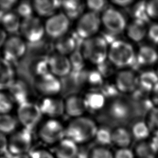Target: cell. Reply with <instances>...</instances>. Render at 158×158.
<instances>
[{
  "mask_svg": "<svg viewBox=\"0 0 158 158\" xmlns=\"http://www.w3.org/2000/svg\"><path fill=\"white\" fill-rule=\"evenodd\" d=\"M98 120L103 126L125 127L141 120L136 104L131 96L120 94L110 99L100 111Z\"/></svg>",
  "mask_w": 158,
  "mask_h": 158,
  "instance_id": "6da1fadb",
  "label": "cell"
},
{
  "mask_svg": "<svg viewBox=\"0 0 158 158\" xmlns=\"http://www.w3.org/2000/svg\"><path fill=\"white\" fill-rule=\"evenodd\" d=\"M98 127L95 122L88 118L80 117L73 119L65 128V138L76 144L85 143L94 138Z\"/></svg>",
  "mask_w": 158,
  "mask_h": 158,
  "instance_id": "7a4b0ae2",
  "label": "cell"
},
{
  "mask_svg": "<svg viewBox=\"0 0 158 158\" xmlns=\"http://www.w3.org/2000/svg\"><path fill=\"white\" fill-rule=\"evenodd\" d=\"M107 57L114 65L123 68L132 65L136 59V55L131 44L120 40L110 46Z\"/></svg>",
  "mask_w": 158,
  "mask_h": 158,
  "instance_id": "3957f363",
  "label": "cell"
},
{
  "mask_svg": "<svg viewBox=\"0 0 158 158\" xmlns=\"http://www.w3.org/2000/svg\"><path fill=\"white\" fill-rule=\"evenodd\" d=\"M108 44L102 36H93L84 41L81 52L85 59L99 65L107 60Z\"/></svg>",
  "mask_w": 158,
  "mask_h": 158,
  "instance_id": "277c9868",
  "label": "cell"
},
{
  "mask_svg": "<svg viewBox=\"0 0 158 158\" xmlns=\"http://www.w3.org/2000/svg\"><path fill=\"white\" fill-rule=\"evenodd\" d=\"M32 146V134L25 128L16 130L7 138V153L12 155L28 154Z\"/></svg>",
  "mask_w": 158,
  "mask_h": 158,
  "instance_id": "5b68a950",
  "label": "cell"
},
{
  "mask_svg": "<svg viewBox=\"0 0 158 158\" xmlns=\"http://www.w3.org/2000/svg\"><path fill=\"white\" fill-rule=\"evenodd\" d=\"M38 136L43 143L55 146L65 138V128L60 122L51 118L41 126Z\"/></svg>",
  "mask_w": 158,
  "mask_h": 158,
  "instance_id": "8992f818",
  "label": "cell"
},
{
  "mask_svg": "<svg viewBox=\"0 0 158 158\" xmlns=\"http://www.w3.org/2000/svg\"><path fill=\"white\" fill-rule=\"evenodd\" d=\"M42 116L39 105L27 101L19 106L17 119L23 128L31 131L39 123Z\"/></svg>",
  "mask_w": 158,
  "mask_h": 158,
  "instance_id": "52a82bcc",
  "label": "cell"
},
{
  "mask_svg": "<svg viewBox=\"0 0 158 158\" xmlns=\"http://www.w3.org/2000/svg\"><path fill=\"white\" fill-rule=\"evenodd\" d=\"M101 19L99 14L88 12L83 14L77 24L76 33L84 40L91 38L99 30Z\"/></svg>",
  "mask_w": 158,
  "mask_h": 158,
  "instance_id": "ba28073f",
  "label": "cell"
},
{
  "mask_svg": "<svg viewBox=\"0 0 158 158\" xmlns=\"http://www.w3.org/2000/svg\"><path fill=\"white\" fill-rule=\"evenodd\" d=\"M20 31L27 41L35 43L40 41L44 36V25L38 17L32 16L22 20Z\"/></svg>",
  "mask_w": 158,
  "mask_h": 158,
  "instance_id": "9c48e42d",
  "label": "cell"
},
{
  "mask_svg": "<svg viewBox=\"0 0 158 158\" xmlns=\"http://www.w3.org/2000/svg\"><path fill=\"white\" fill-rule=\"evenodd\" d=\"M69 27V19L63 12L49 17L44 23L45 33L56 40L66 35Z\"/></svg>",
  "mask_w": 158,
  "mask_h": 158,
  "instance_id": "30bf717a",
  "label": "cell"
},
{
  "mask_svg": "<svg viewBox=\"0 0 158 158\" xmlns=\"http://www.w3.org/2000/svg\"><path fill=\"white\" fill-rule=\"evenodd\" d=\"M101 20L106 31L117 35H120L126 27V20L123 14L112 7L107 8L103 12Z\"/></svg>",
  "mask_w": 158,
  "mask_h": 158,
  "instance_id": "8fae6325",
  "label": "cell"
},
{
  "mask_svg": "<svg viewBox=\"0 0 158 158\" xmlns=\"http://www.w3.org/2000/svg\"><path fill=\"white\" fill-rule=\"evenodd\" d=\"M26 45L20 37L12 36L7 38L3 47V58L9 63L20 59L25 54Z\"/></svg>",
  "mask_w": 158,
  "mask_h": 158,
  "instance_id": "7c38bea8",
  "label": "cell"
},
{
  "mask_svg": "<svg viewBox=\"0 0 158 158\" xmlns=\"http://www.w3.org/2000/svg\"><path fill=\"white\" fill-rule=\"evenodd\" d=\"M35 85L38 91L45 97L54 96L62 89V83L56 77L50 72L36 78Z\"/></svg>",
  "mask_w": 158,
  "mask_h": 158,
  "instance_id": "4fadbf2b",
  "label": "cell"
},
{
  "mask_svg": "<svg viewBox=\"0 0 158 158\" xmlns=\"http://www.w3.org/2000/svg\"><path fill=\"white\" fill-rule=\"evenodd\" d=\"M49 72L57 77H65L71 71V65L69 58L58 52L51 54L48 58Z\"/></svg>",
  "mask_w": 158,
  "mask_h": 158,
  "instance_id": "5bb4252c",
  "label": "cell"
},
{
  "mask_svg": "<svg viewBox=\"0 0 158 158\" xmlns=\"http://www.w3.org/2000/svg\"><path fill=\"white\" fill-rule=\"evenodd\" d=\"M39 107L42 115L52 119L62 115L65 112L64 102L54 96L45 97L41 101Z\"/></svg>",
  "mask_w": 158,
  "mask_h": 158,
  "instance_id": "9a60e30c",
  "label": "cell"
},
{
  "mask_svg": "<svg viewBox=\"0 0 158 158\" xmlns=\"http://www.w3.org/2000/svg\"><path fill=\"white\" fill-rule=\"evenodd\" d=\"M115 85L120 92L133 93L139 85L138 78L132 71L123 70L117 74Z\"/></svg>",
  "mask_w": 158,
  "mask_h": 158,
  "instance_id": "2e32d148",
  "label": "cell"
},
{
  "mask_svg": "<svg viewBox=\"0 0 158 158\" xmlns=\"http://www.w3.org/2000/svg\"><path fill=\"white\" fill-rule=\"evenodd\" d=\"M52 152L56 158H77L79 148L75 142L64 138L55 145Z\"/></svg>",
  "mask_w": 158,
  "mask_h": 158,
  "instance_id": "e0dca14e",
  "label": "cell"
},
{
  "mask_svg": "<svg viewBox=\"0 0 158 158\" xmlns=\"http://www.w3.org/2000/svg\"><path fill=\"white\" fill-rule=\"evenodd\" d=\"M62 1L57 0H36L33 2L34 10L43 17L48 19L56 14L57 10L61 7Z\"/></svg>",
  "mask_w": 158,
  "mask_h": 158,
  "instance_id": "ac0fdd59",
  "label": "cell"
},
{
  "mask_svg": "<svg viewBox=\"0 0 158 158\" xmlns=\"http://www.w3.org/2000/svg\"><path fill=\"white\" fill-rule=\"evenodd\" d=\"M65 112L75 118L80 117L86 110L84 99L76 95H71L64 101Z\"/></svg>",
  "mask_w": 158,
  "mask_h": 158,
  "instance_id": "d6986e66",
  "label": "cell"
},
{
  "mask_svg": "<svg viewBox=\"0 0 158 158\" xmlns=\"http://www.w3.org/2000/svg\"><path fill=\"white\" fill-rule=\"evenodd\" d=\"M9 94L19 106L28 101V91L26 83L20 80H14L8 88Z\"/></svg>",
  "mask_w": 158,
  "mask_h": 158,
  "instance_id": "ffe728a7",
  "label": "cell"
},
{
  "mask_svg": "<svg viewBox=\"0 0 158 158\" xmlns=\"http://www.w3.org/2000/svg\"><path fill=\"white\" fill-rule=\"evenodd\" d=\"M21 22L20 17L15 12L11 10L4 13L1 20L2 28L10 34H15L20 30Z\"/></svg>",
  "mask_w": 158,
  "mask_h": 158,
  "instance_id": "44dd1931",
  "label": "cell"
},
{
  "mask_svg": "<svg viewBox=\"0 0 158 158\" xmlns=\"http://www.w3.org/2000/svg\"><path fill=\"white\" fill-rule=\"evenodd\" d=\"M14 80V73L10 63L3 57L0 58V91L8 89Z\"/></svg>",
  "mask_w": 158,
  "mask_h": 158,
  "instance_id": "7402d4cb",
  "label": "cell"
},
{
  "mask_svg": "<svg viewBox=\"0 0 158 158\" xmlns=\"http://www.w3.org/2000/svg\"><path fill=\"white\" fill-rule=\"evenodd\" d=\"M61 7L64 10L63 13L69 20H74L83 15L85 5L79 0L62 1Z\"/></svg>",
  "mask_w": 158,
  "mask_h": 158,
  "instance_id": "603a6c76",
  "label": "cell"
},
{
  "mask_svg": "<svg viewBox=\"0 0 158 158\" xmlns=\"http://www.w3.org/2000/svg\"><path fill=\"white\" fill-rule=\"evenodd\" d=\"M55 48L57 52L66 56L71 54L77 49V45L73 33L70 35H65L64 36L56 40Z\"/></svg>",
  "mask_w": 158,
  "mask_h": 158,
  "instance_id": "cb8c5ba5",
  "label": "cell"
},
{
  "mask_svg": "<svg viewBox=\"0 0 158 158\" xmlns=\"http://www.w3.org/2000/svg\"><path fill=\"white\" fill-rule=\"evenodd\" d=\"M83 99L86 109L90 112L101 110L106 105L105 97L98 91L88 93Z\"/></svg>",
  "mask_w": 158,
  "mask_h": 158,
  "instance_id": "d4e9b609",
  "label": "cell"
},
{
  "mask_svg": "<svg viewBox=\"0 0 158 158\" xmlns=\"http://www.w3.org/2000/svg\"><path fill=\"white\" fill-rule=\"evenodd\" d=\"M132 138L131 133L125 127H117L112 131V143L119 148H128Z\"/></svg>",
  "mask_w": 158,
  "mask_h": 158,
  "instance_id": "484cf974",
  "label": "cell"
},
{
  "mask_svg": "<svg viewBox=\"0 0 158 158\" xmlns=\"http://www.w3.org/2000/svg\"><path fill=\"white\" fill-rule=\"evenodd\" d=\"M136 59L140 66L150 65L156 63L158 60V54L152 48L143 46L139 49Z\"/></svg>",
  "mask_w": 158,
  "mask_h": 158,
  "instance_id": "4316f807",
  "label": "cell"
},
{
  "mask_svg": "<svg viewBox=\"0 0 158 158\" xmlns=\"http://www.w3.org/2000/svg\"><path fill=\"white\" fill-rule=\"evenodd\" d=\"M145 23L134 20L127 28V35L128 37L135 42L141 41L147 33V30Z\"/></svg>",
  "mask_w": 158,
  "mask_h": 158,
  "instance_id": "83f0119b",
  "label": "cell"
},
{
  "mask_svg": "<svg viewBox=\"0 0 158 158\" xmlns=\"http://www.w3.org/2000/svg\"><path fill=\"white\" fill-rule=\"evenodd\" d=\"M157 151L151 141H139L135 146V156L137 158H156Z\"/></svg>",
  "mask_w": 158,
  "mask_h": 158,
  "instance_id": "f1b7e54d",
  "label": "cell"
},
{
  "mask_svg": "<svg viewBox=\"0 0 158 158\" xmlns=\"http://www.w3.org/2000/svg\"><path fill=\"white\" fill-rule=\"evenodd\" d=\"M18 119L9 114H0V132L5 135H11L16 131Z\"/></svg>",
  "mask_w": 158,
  "mask_h": 158,
  "instance_id": "f546056e",
  "label": "cell"
},
{
  "mask_svg": "<svg viewBox=\"0 0 158 158\" xmlns=\"http://www.w3.org/2000/svg\"><path fill=\"white\" fill-rule=\"evenodd\" d=\"M139 86L144 90L150 92L158 83V75L152 70L143 72L138 78Z\"/></svg>",
  "mask_w": 158,
  "mask_h": 158,
  "instance_id": "4dcf8cb0",
  "label": "cell"
},
{
  "mask_svg": "<svg viewBox=\"0 0 158 158\" xmlns=\"http://www.w3.org/2000/svg\"><path fill=\"white\" fill-rule=\"evenodd\" d=\"M146 4L147 2L141 1L133 5L131 9V14L134 20H139L145 23L149 22L150 18L147 13Z\"/></svg>",
  "mask_w": 158,
  "mask_h": 158,
  "instance_id": "1f68e13d",
  "label": "cell"
},
{
  "mask_svg": "<svg viewBox=\"0 0 158 158\" xmlns=\"http://www.w3.org/2000/svg\"><path fill=\"white\" fill-rule=\"evenodd\" d=\"M131 135L135 139L142 141H144L149 135L150 130L146 124L143 120H139L132 125Z\"/></svg>",
  "mask_w": 158,
  "mask_h": 158,
  "instance_id": "d6a6232c",
  "label": "cell"
},
{
  "mask_svg": "<svg viewBox=\"0 0 158 158\" xmlns=\"http://www.w3.org/2000/svg\"><path fill=\"white\" fill-rule=\"evenodd\" d=\"M30 69L36 78L49 72L48 58L36 59L31 64Z\"/></svg>",
  "mask_w": 158,
  "mask_h": 158,
  "instance_id": "836d02e7",
  "label": "cell"
},
{
  "mask_svg": "<svg viewBox=\"0 0 158 158\" xmlns=\"http://www.w3.org/2000/svg\"><path fill=\"white\" fill-rule=\"evenodd\" d=\"M94 138L99 146L106 147L112 144V131L110 128L103 126L98 128Z\"/></svg>",
  "mask_w": 158,
  "mask_h": 158,
  "instance_id": "e575fe53",
  "label": "cell"
},
{
  "mask_svg": "<svg viewBox=\"0 0 158 158\" xmlns=\"http://www.w3.org/2000/svg\"><path fill=\"white\" fill-rule=\"evenodd\" d=\"M34 10L33 2L30 1L25 0L17 3L15 5V12L17 14L23 19L29 18L33 16V13Z\"/></svg>",
  "mask_w": 158,
  "mask_h": 158,
  "instance_id": "d590c367",
  "label": "cell"
},
{
  "mask_svg": "<svg viewBox=\"0 0 158 158\" xmlns=\"http://www.w3.org/2000/svg\"><path fill=\"white\" fill-rule=\"evenodd\" d=\"M69 59L71 65V72H78L84 70L85 59L80 50L73 51L70 55Z\"/></svg>",
  "mask_w": 158,
  "mask_h": 158,
  "instance_id": "8d00e7d4",
  "label": "cell"
},
{
  "mask_svg": "<svg viewBox=\"0 0 158 158\" xmlns=\"http://www.w3.org/2000/svg\"><path fill=\"white\" fill-rule=\"evenodd\" d=\"M14 103L9 93L0 91V114H9L13 107Z\"/></svg>",
  "mask_w": 158,
  "mask_h": 158,
  "instance_id": "74e56055",
  "label": "cell"
},
{
  "mask_svg": "<svg viewBox=\"0 0 158 158\" xmlns=\"http://www.w3.org/2000/svg\"><path fill=\"white\" fill-rule=\"evenodd\" d=\"M88 158H114V154L107 147L98 146L90 150Z\"/></svg>",
  "mask_w": 158,
  "mask_h": 158,
  "instance_id": "f35d334b",
  "label": "cell"
},
{
  "mask_svg": "<svg viewBox=\"0 0 158 158\" xmlns=\"http://www.w3.org/2000/svg\"><path fill=\"white\" fill-rule=\"evenodd\" d=\"M106 99H111L119 96L120 91L117 89L115 84L112 83H104L100 87L99 91Z\"/></svg>",
  "mask_w": 158,
  "mask_h": 158,
  "instance_id": "ab89813d",
  "label": "cell"
},
{
  "mask_svg": "<svg viewBox=\"0 0 158 158\" xmlns=\"http://www.w3.org/2000/svg\"><path fill=\"white\" fill-rule=\"evenodd\" d=\"M148 125L154 135H158V107H154L149 112Z\"/></svg>",
  "mask_w": 158,
  "mask_h": 158,
  "instance_id": "60d3db41",
  "label": "cell"
},
{
  "mask_svg": "<svg viewBox=\"0 0 158 158\" xmlns=\"http://www.w3.org/2000/svg\"><path fill=\"white\" fill-rule=\"evenodd\" d=\"M87 82L94 87H101L104 84L103 77L98 70L88 71Z\"/></svg>",
  "mask_w": 158,
  "mask_h": 158,
  "instance_id": "b9f144b4",
  "label": "cell"
},
{
  "mask_svg": "<svg viewBox=\"0 0 158 158\" xmlns=\"http://www.w3.org/2000/svg\"><path fill=\"white\" fill-rule=\"evenodd\" d=\"M28 154L30 158H56L52 152L44 148L32 149Z\"/></svg>",
  "mask_w": 158,
  "mask_h": 158,
  "instance_id": "7bdbcfd3",
  "label": "cell"
},
{
  "mask_svg": "<svg viewBox=\"0 0 158 158\" xmlns=\"http://www.w3.org/2000/svg\"><path fill=\"white\" fill-rule=\"evenodd\" d=\"M86 4L91 12L98 14L101 11L104 12L107 8V2L104 0H89Z\"/></svg>",
  "mask_w": 158,
  "mask_h": 158,
  "instance_id": "ee69618b",
  "label": "cell"
},
{
  "mask_svg": "<svg viewBox=\"0 0 158 158\" xmlns=\"http://www.w3.org/2000/svg\"><path fill=\"white\" fill-rule=\"evenodd\" d=\"M113 64L107 60L99 65H97V70L102 76V77H108L111 76L114 72Z\"/></svg>",
  "mask_w": 158,
  "mask_h": 158,
  "instance_id": "f6af8a7d",
  "label": "cell"
},
{
  "mask_svg": "<svg viewBox=\"0 0 158 158\" xmlns=\"http://www.w3.org/2000/svg\"><path fill=\"white\" fill-rule=\"evenodd\" d=\"M146 10L150 19H158V0L147 2Z\"/></svg>",
  "mask_w": 158,
  "mask_h": 158,
  "instance_id": "bcb514c9",
  "label": "cell"
},
{
  "mask_svg": "<svg viewBox=\"0 0 158 158\" xmlns=\"http://www.w3.org/2000/svg\"><path fill=\"white\" fill-rule=\"evenodd\" d=\"M134 152L128 148H119L114 154V158H135Z\"/></svg>",
  "mask_w": 158,
  "mask_h": 158,
  "instance_id": "7dc6e473",
  "label": "cell"
},
{
  "mask_svg": "<svg viewBox=\"0 0 158 158\" xmlns=\"http://www.w3.org/2000/svg\"><path fill=\"white\" fill-rule=\"evenodd\" d=\"M148 35L151 41L156 44L158 43V23H154L150 26Z\"/></svg>",
  "mask_w": 158,
  "mask_h": 158,
  "instance_id": "c3c4849f",
  "label": "cell"
},
{
  "mask_svg": "<svg viewBox=\"0 0 158 158\" xmlns=\"http://www.w3.org/2000/svg\"><path fill=\"white\" fill-rule=\"evenodd\" d=\"M118 36L119 35L114 34L108 31H106L102 33V35L101 36H102L104 38V40L106 41V42L108 45L109 44L110 46L112 44H113L115 41L120 40L118 38Z\"/></svg>",
  "mask_w": 158,
  "mask_h": 158,
  "instance_id": "681fc988",
  "label": "cell"
},
{
  "mask_svg": "<svg viewBox=\"0 0 158 158\" xmlns=\"http://www.w3.org/2000/svg\"><path fill=\"white\" fill-rule=\"evenodd\" d=\"M17 2L14 0L10 1H0V10L3 12H6L8 11H10V9L15 6Z\"/></svg>",
  "mask_w": 158,
  "mask_h": 158,
  "instance_id": "f907efd6",
  "label": "cell"
},
{
  "mask_svg": "<svg viewBox=\"0 0 158 158\" xmlns=\"http://www.w3.org/2000/svg\"><path fill=\"white\" fill-rule=\"evenodd\" d=\"M7 153V138L0 132V156Z\"/></svg>",
  "mask_w": 158,
  "mask_h": 158,
  "instance_id": "816d5d0a",
  "label": "cell"
},
{
  "mask_svg": "<svg viewBox=\"0 0 158 158\" xmlns=\"http://www.w3.org/2000/svg\"><path fill=\"white\" fill-rule=\"evenodd\" d=\"M133 2V0H113L112 1L114 4L123 7L130 6Z\"/></svg>",
  "mask_w": 158,
  "mask_h": 158,
  "instance_id": "f5cc1de1",
  "label": "cell"
},
{
  "mask_svg": "<svg viewBox=\"0 0 158 158\" xmlns=\"http://www.w3.org/2000/svg\"><path fill=\"white\" fill-rule=\"evenodd\" d=\"M7 38V33L2 28L0 27V49L2 48Z\"/></svg>",
  "mask_w": 158,
  "mask_h": 158,
  "instance_id": "db71d44e",
  "label": "cell"
},
{
  "mask_svg": "<svg viewBox=\"0 0 158 158\" xmlns=\"http://www.w3.org/2000/svg\"><path fill=\"white\" fill-rule=\"evenodd\" d=\"M152 91V101L154 104L158 106V83L154 86Z\"/></svg>",
  "mask_w": 158,
  "mask_h": 158,
  "instance_id": "11a10c76",
  "label": "cell"
},
{
  "mask_svg": "<svg viewBox=\"0 0 158 158\" xmlns=\"http://www.w3.org/2000/svg\"><path fill=\"white\" fill-rule=\"evenodd\" d=\"M8 158H30L29 154H19V155H12L9 153L6 154Z\"/></svg>",
  "mask_w": 158,
  "mask_h": 158,
  "instance_id": "9f6ffc18",
  "label": "cell"
},
{
  "mask_svg": "<svg viewBox=\"0 0 158 158\" xmlns=\"http://www.w3.org/2000/svg\"><path fill=\"white\" fill-rule=\"evenodd\" d=\"M151 142L154 145L157 152H158V135H154V136L152 138Z\"/></svg>",
  "mask_w": 158,
  "mask_h": 158,
  "instance_id": "6f0895ef",
  "label": "cell"
},
{
  "mask_svg": "<svg viewBox=\"0 0 158 158\" xmlns=\"http://www.w3.org/2000/svg\"><path fill=\"white\" fill-rule=\"evenodd\" d=\"M4 12H3L2 10H0V23H1V18H2V15L4 14Z\"/></svg>",
  "mask_w": 158,
  "mask_h": 158,
  "instance_id": "680465c9",
  "label": "cell"
},
{
  "mask_svg": "<svg viewBox=\"0 0 158 158\" xmlns=\"http://www.w3.org/2000/svg\"><path fill=\"white\" fill-rule=\"evenodd\" d=\"M0 158H8V157H7V156H6V154H5V155L0 156Z\"/></svg>",
  "mask_w": 158,
  "mask_h": 158,
  "instance_id": "91938a15",
  "label": "cell"
},
{
  "mask_svg": "<svg viewBox=\"0 0 158 158\" xmlns=\"http://www.w3.org/2000/svg\"><path fill=\"white\" fill-rule=\"evenodd\" d=\"M156 73H157V75H158V67H157V72H156Z\"/></svg>",
  "mask_w": 158,
  "mask_h": 158,
  "instance_id": "94428289",
  "label": "cell"
},
{
  "mask_svg": "<svg viewBox=\"0 0 158 158\" xmlns=\"http://www.w3.org/2000/svg\"><path fill=\"white\" fill-rule=\"evenodd\" d=\"M157 44H158V43H157Z\"/></svg>",
  "mask_w": 158,
  "mask_h": 158,
  "instance_id": "6125c7cd",
  "label": "cell"
}]
</instances>
